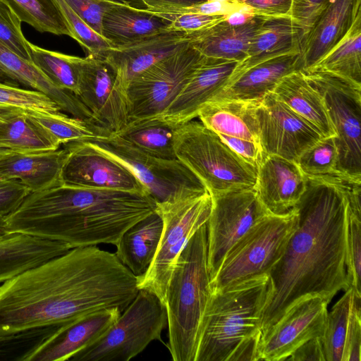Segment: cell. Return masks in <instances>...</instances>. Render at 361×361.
<instances>
[{
	"instance_id": "obj_1",
	"label": "cell",
	"mask_w": 361,
	"mask_h": 361,
	"mask_svg": "<svg viewBox=\"0 0 361 361\" xmlns=\"http://www.w3.org/2000/svg\"><path fill=\"white\" fill-rule=\"evenodd\" d=\"M139 291L137 278L97 245L78 247L0 285V338L58 326L93 312H122Z\"/></svg>"
},
{
	"instance_id": "obj_2",
	"label": "cell",
	"mask_w": 361,
	"mask_h": 361,
	"mask_svg": "<svg viewBox=\"0 0 361 361\" xmlns=\"http://www.w3.org/2000/svg\"><path fill=\"white\" fill-rule=\"evenodd\" d=\"M306 178L305 190L295 206L296 229L268 274L262 335L300 300L319 296L329 303L338 291L350 287L348 191L350 183L357 180L339 174Z\"/></svg>"
},
{
	"instance_id": "obj_3",
	"label": "cell",
	"mask_w": 361,
	"mask_h": 361,
	"mask_svg": "<svg viewBox=\"0 0 361 361\" xmlns=\"http://www.w3.org/2000/svg\"><path fill=\"white\" fill-rule=\"evenodd\" d=\"M147 193L64 185L30 192L5 221L13 233L59 241L71 248L111 244L157 211Z\"/></svg>"
},
{
	"instance_id": "obj_4",
	"label": "cell",
	"mask_w": 361,
	"mask_h": 361,
	"mask_svg": "<svg viewBox=\"0 0 361 361\" xmlns=\"http://www.w3.org/2000/svg\"><path fill=\"white\" fill-rule=\"evenodd\" d=\"M268 274L211 293L197 336L195 361H257Z\"/></svg>"
},
{
	"instance_id": "obj_5",
	"label": "cell",
	"mask_w": 361,
	"mask_h": 361,
	"mask_svg": "<svg viewBox=\"0 0 361 361\" xmlns=\"http://www.w3.org/2000/svg\"><path fill=\"white\" fill-rule=\"evenodd\" d=\"M210 295L205 223L181 250L168 284V348L173 361H195L199 329Z\"/></svg>"
},
{
	"instance_id": "obj_6",
	"label": "cell",
	"mask_w": 361,
	"mask_h": 361,
	"mask_svg": "<svg viewBox=\"0 0 361 361\" xmlns=\"http://www.w3.org/2000/svg\"><path fill=\"white\" fill-rule=\"evenodd\" d=\"M173 149L176 159L201 180L211 195L255 188L257 169L201 122L177 126Z\"/></svg>"
},
{
	"instance_id": "obj_7",
	"label": "cell",
	"mask_w": 361,
	"mask_h": 361,
	"mask_svg": "<svg viewBox=\"0 0 361 361\" xmlns=\"http://www.w3.org/2000/svg\"><path fill=\"white\" fill-rule=\"evenodd\" d=\"M298 219L294 207L283 214H268L256 223L227 253L210 281L211 293L268 274L284 253Z\"/></svg>"
},
{
	"instance_id": "obj_8",
	"label": "cell",
	"mask_w": 361,
	"mask_h": 361,
	"mask_svg": "<svg viewBox=\"0 0 361 361\" xmlns=\"http://www.w3.org/2000/svg\"><path fill=\"white\" fill-rule=\"evenodd\" d=\"M167 324L166 305L154 293L139 290L113 325L72 361H128L153 341H161Z\"/></svg>"
},
{
	"instance_id": "obj_9",
	"label": "cell",
	"mask_w": 361,
	"mask_h": 361,
	"mask_svg": "<svg viewBox=\"0 0 361 361\" xmlns=\"http://www.w3.org/2000/svg\"><path fill=\"white\" fill-rule=\"evenodd\" d=\"M301 71L322 97L336 133L337 172L361 181V85L327 71Z\"/></svg>"
},
{
	"instance_id": "obj_10",
	"label": "cell",
	"mask_w": 361,
	"mask_h": 361,
	"mask_svg": "<svg viewBox=\"0 0 361 361\" xmlns=\"http://www.w3.org/2000/svg\"><path fill=\"white\" fill-rule=\"evenodd\" d=\"M157 205V212L163 220V232L152 262L142 275L137 276V287L155 294L165 305L177 258L193 233L208 221L212 197L207 192Z\"/></svg>"
},
{
	"instance_id": "obj_11",
	"label": "cell",
	"mask_w": 361,
	"mask_h": 361,
	"mask_svg": "<svg viewBox=\"0 0 361 361\" xmlns=\"http://www.w3.org/2000/svg\"><path fill=\"white\" fill-rule=\"evenodd\" d=\"M88 142L130 169L157 204L174 202L208 192L201 180L178 159L151 156L116 134Z\"/></svg>"
},
{
	"instance_id": "obj_12",
	"label": "cell",
	"mask_w": 361,
	"mask_h": 361,
	"mask_svg": "<svg viewBox=\"0 0 361 361\" xmlns=\"http://www.w3.org/2000/svg\"><path fill=\"white\" fill-rule=\"evenodd\" d=\"M204 57L189 44L134 78L126 88L128 121L161 115Z\"/></svg>"
},
{
	"instance_id": "obj_13",
	"label": "cell",
	"mask_w": 361,
	"mask_h": 361,
	"mask_svg": "<svg viewBox=\"0 0 361 361\" xmlns=\"http://www.w3.org/2000/svg\"><path fill=\"white\" fill-rule=\"evenodd\" d=\"M211 197L212 208L207 222L210 281L231 247L251 227L270 214L255 188L230 190Z\"/></svg>"
},
{
	"instance_id": "obj_14",
	"label": "cell",
	"mask_w": 361,
	"mask_h": 361,
	"mask_svg": "<svg viewBox=\"0 0 361 361\" xmlns=\"http://www.w3.org/2000/svg\"><path fill=\"white\" fill-rule=\"evenodd\" d=\"M79 73L76 96L90 111L97 124L116 134L128 123L126 92L113 66L104 57H77Z\"/></svg>"
},
{
	"instance_id": "obj_15",
	"label": "cell",
	"mask_w": 361,
	"mask_h": 361,
	"mask_svg": "<svg viewBox=\"0 0 361 361\" xmlns=\"http://www.w3.org/2000/svg\"><path fill=\"white\" fill-rule=\"evenodd\" d=\"M256 115L264 155H276L297 163L305 150L323 137L316 128L273 92L259 102Z\"/></svg>"
},
{
	"instance_id": "obj_16",
	"label": "cell",
	"mask_w": 361,
	"mask_h": 361,
	"mask_svg": "<svg viewBox=\"0 0 361 361\" xmlns=\"http://www.w3.org/2000/svg\"><path fill=\"white\" fill-rule=\"evenodd\" d=\"M63 145L68 155L61 173L63 184L147 193L130 169L97 149L88 141L71 142Z\"/></svg>"
},
{
	"instance_id": "obj_17",
	"label": "cell",
	"mask_w": 361,
	"mask_h": 361,
	"mask_svg": "<svg viewBox=\"0 0 361 361\" xmlns=\"http://www.w3.org/2000/svg\"><path fill=\"white\" fill-rule=\"evenodd\" d=\"M328 304L319 296H308L297 302L262 335L259 360H286L302 344L321 338Z\"/></svg>"
},
{
	"instance_id": "obj_18",
	"label": "cell",
	"mask_w": 361,
	"mask_h": 361,
	"mask_svg": "<svg viewBox=\"0 0 361 361\" xmlns=\"http://www.w3.org/2000/svg\"><path fill=\"white\" fill-rule=\"evenodd\" d=\"M118 308L97 310L59 326L29 349L20 361H64L99 339L116 321Z\"/></svg>"
},
{
	"instance_id": "obj_19",
	"label": "cell",
	"mask_w": 361,
	"mask_h": 361,
	"mask_svg": "<svg viewBox=\"0 0 361 361\" xmlns=\"http://www.w3.org/2000/svg\"><path fill=\"white\" fill-rule=\"evenodd\" d=\"M238 63L204 57L178 95L157 117L174 126L192 121L201 107L226 85Z\"/></svg>"
},
{
	"instance_id": "obj_20",
	"label": "cell",
	"mask_w": 361,
	"mask_h": 361,
	"mask_svg": "<svg viewBox=\"0 0 361 361\" xmlns=\"http://www.w3.org/2000/svg\"><path fill=\"white\" fill-rule=\"evenodd\" d=\"M189 44L187 33L164 30L111 48L104 58L114 68L119 84L126 92L128 85L134 78Z\"/></svg>"
},
{
	"instance_id": "obj_21",
	"label": "cell",
	"mask_w": 361,
	"mask_h": 361,
	"mask_svg": "<svg viewBox=\"0 0 361 361\" xmlns=\"http://www.w3.org/2000/svg\"><path fill=\"white\" fill-rule=\"evenodd\" d=\"M306 182L297 163L276 155H264L257 169L255 189L269 213L283 214L299 202Z\"/></svg>"
},
{
	"instance_id": "obj_22",
	"label": "cell",
	"mask_w": 361,
	"mask_h": 361,
	"mask_svg": "<svg viewBox=\"0 0 361 361\" xmlns=\"http://www.w3.org/2000/svg\"><path fill=\"white\" fill-rule=\"evenodd\" d=\"M361 15V0H329L301 44V71L312 68L345 35Z\"/></svg>"
},
{
	"instance_id": "obj_23",
	"label": "cell",
	"mask_w": 361,
	"mask_h": 361,
	"mask_svg": "<svg viewBox=\"0 0 361 361\" xmlns=\"http://www.w3.org/2000/svg\"><path fill=\"white\" fill-rule=\"evenodd\" d=\"M0 72L8 78L40 92L51 99L64 111L104 131L94 121L90 111L73 93L59 88L32 61L25 59L0 44Z\"/></svg>"
},
{
	"instance_id": "obj_24",
	"label": "cell",
	"mask_w": 361,
	"mask_h": 361,
	"mask_svg": "<svg viewBox=\"0 0 361 361\" xmlns=\"http://www.w3.org/2000/svg\"><path fill=\"white\" fill-rule=\"evenodd\" d=\"M302 40V32L290 16L265 18L252 40L245 58L238 63L227 84L264 61L301 53Z\"/></svg>"
},
{
	"instance_id": "obj_25",
	"label": "cell",
	"mask_w": 361,
	"mask_h": 361,
	"mask_svg": "<svg viewBox=\"0 0 361 361\" xmlns=\"http://www.w3.org/2000/svg\"><path fill=\"white\" fill-rule=\"evenodd\" d=\"M67 155L66 148L8 154L0 159V178L18 180L30 192L58 185Z\"/></svg>"
},
{
	"instance_id": "obj_26",
	"label": "cell",
	"mask_w": 361,
	"mask_h": 361,
	"mask_svg": "<svg viewBox=\"0 0 361 361\" xmlns=\"http://www.w3.org/2000/svg\"><path fill=\"white\" fill-rule=\"evenodd\" d=\"M297 71H301L300 52L267 60L244 71L212 99L259 102L283 77Z\"/></svg>"
},
{
	"instance_id": "obj_27",
	"label": "cell",
	"mask_w": 361,
	"mask_h": 361,
	"mask_svg": "<svg viewBox=\"0 0 361 361\" xmlns=\"http://www.w3.org/2000/svg\"><path fill=\"white\" fill-rule=\"evenodd\" d=\"M101 1L104 6L102 37L113 48L166 30V20L142 7L117 0Z\"/></svg>"
},
{
	"instance_id": "obj_28",
	"label": "cell",
	"mask_w": 361,
	"mask_h": 361,
	"mask_svg": "<svg viewBox=\"0 0 361 361\" xmlns=\"http://www.w3.org/2000/svg\"><path fill=\"white\" fill-rule=\"evenodd\" d=\"M264 19L255 16L238 25L223 20L187 34L190 44L204 56L240 63L245 58L250 44Z\"/></svg>"
},
{
	"instance_id": "obj_29",
	"label": "cell",
	"mask_w": 361,
	"mask_h": 361,
	"mask_svg": "<svg viewBox=\"0 0 361 361\" xmlns=\"http://www.w3.org/2000/svg\"><path fill=\"white\" fill-rule=\"evenodd\" d=\"M258 103L257 101L212 99L201 107L197 118L218 135L261 144L256 115Z\"/></svg>"
},
{
	"instance_id": "obj_30",
	"label": "cell",
	"mask_w": 361,
	"mask_h": 361,
	"mask_svg": "<svg viewBox=\"0 0 361 361\" xmlns=\"http://www.w3.org/2000/svg\"><path fill=\"white\" fill-rule=\"evenodd\" d=\"M70 249L61 242L13 233L0 240V283Z\"/></svg>"
},
{
	"instance_id": "obj_31",
	"label": "cell",
	"mask_w": 361,
	"mask_h": 361,
	"mask_svg": "<svg viewBox=\"0 0 361 361\" xmlns=\"http://www.w3.org/2000/svg\"><path fill=\"white\" fill-rule=\"evenodd\" d=\"M163 226L162 218L156 211L135 223L121 236L115 254L135 276L142 275L152 262Z\"/></svg>"
},
{
	"instance_id": "obj_32",
	"label": "cell",
	"mask_w": 361,
	"mask_h": 361,
	"mask_svg": "<svg viewBox=\"0 0 361 361\" xmlns=\"http://www.w3.org/2000/svg\"><path fill=\"white\" fill-rule=\"evenodd\" d=\"M272 92L310 122L323 137H336L322 97L308 82L301 71L283 77Z\"/></svg>"
},
{
	"instance_id": "obj_33",
	"label": "cell",
	"mask_w": 361,
	"mask_h": 361,
	"mask_svg": "<svg viewBox=\"0 0 361 361\" xmlns=\"http://www.w3.org/2000/svg\"><path fill=\"white\" fill-rule=\"evenodd\" d=\"M177 126L159 117L130 121L117 135L140 151L156 157L176 159L173 137Z\"/></svg>"
},
{
	"instance_id": "obj_34",
	"label": "cell",
	"mask_w": 361,
	"mask_h": 361,
	"mask_svg": "<svg viewBox=\"0 0 361 361\" xmlns=\"http://www.w3.org/2000/svg\"><path fill=\"white\" fill-rule=\"evenodd\" d=\"M310 69L327 71L361 85V15L341 40Z\"/></svg>"
},
{
	"instance_id": "obj_35",
	"label": "cell",
	"mask_w": 361,
	"mask_h": 361,
	"mask_svg": "<svg viewBox=\"0 0 361 361\" xmlns=\"http://www.w3.org/2000/svg\"><path fill=\"white\" fill-rule=\"evenodd\" d=\"M0 145L20 153L54 150L60 147L27 116L25 111L0 123Z\"/></svg>"
},
{
	"instance_id": "obj_36",
	"label": "cell",
	"mask_w": 361,
	"mask_h": 361,
	"mask_svg": "<svg viewBox=\"0 0 361 361\" xmlns=\"http://www.w3.org/2000/svg\"><path fill=\"white\" fill-rule=\"evenodd\" d=\"M27 116L60 145L75 141H92L112 135L104 133L86 121L61 111L42 113L25 111Z\"/></svg>"
},
{
	"instance_id": "obj_37",
	"label": "cell",
	"mask_w": 361,
	"mask_h": 361,
	"mask_svg": "<svg viewBox=\"0 0 361 361\" xmlns=\"http://www.w3.org/2000/svg\"><path fill=\"white\" fill-rule=\"evenodd\" d=\"M29 46L32 63L56 87L76 95L79 82L78 56L48 50L31 42Z\"/></svg>"
},
{
	"instance_id": "obj_38",
	"label": "cell",
	"mask_w": 361,
	"mask_h": 361,
	"mask_svg": "<svg viewBox=\"0 0 361 361\" xmlns=\"http://www.w3.org/2000/svg\"><path fill=\"white\" fill-rule=\"evenodd\" d=\"M15 12L22 22L39 32L56 35L71 33L53 0H2Z\"/></svg>"
},
{
	"instance_id": "obj_39",
	"label": "cell",
	"mask_w": 361,
	"mask_h": 361,
	"mask_svg": "<svg viewBox=\"0 0 361 361\" xmlns=\"http://www.w3.org/2000/svg\"><path fill=\"white\" fill-rule=\"evenodd\" d=\"M352 287L327 312L323 336L320 338L325 361H342L351 302Z\"/></svg>"
},
{
	"instance_id": "obj_40",
	"label": "cell",
	"mask_w": 361,
	"mask_h": 361,
	"mask_svg": "<svg viewBox=\"0 0 361 361\" xmlns=\"http://www.w3.org/2000/svg\"><path fill=\"white\" fill-rule=\"evenodd\" d=\"M337 149L334 137H322L305 150L297 164L305 176L338 174L336 171Z\"/></svg>"
},
{
	"instance_id": "obj_41",
	"label": "cell",
	"mask_w": 361,
	"mask_h": 361,
	"mask_svg": "<svg viewBox=\"0 0 361 361\" xmlns=\"http://www.w3.org/2000/svg\"><path fill=\"white\" fill-rule=\"evenodd\" d=\"M53 1L64 20L71 37L78 42L87 54L104 57L112 46L85 24L65 0Z\"/></svg>"
},
{
	"instance_id": "obj_42",
	"label": "cell",
	"mask_w": 361,
	"mask_h": 361,
	"mask_svg": "<svg viewBox=\"0 0 361 361\" xmlns=\"http://www.w3.org/2000/svg\"><path fill=\"white\" fill-rule=\"evenodd\" d=\"M0 106L50 114L61 111L51 99L40 92L19 88L1 82Z\"/></svg>"
},
{
	"instance_id": "obj_43",
	"label": "cell",
	"mask_w": 361,
	"mask_h": 361,
	"mask_svg": "<svg viewBox=\"0 0 361 361\" xmlns=\"http://www.w3.org/2000/svg\"><path fill=\"white\" fill-rule=\"evenodd\" d=\"M21 23V20L8 5L0 0V44L31 61L30 42L23 33Z\"/></svg>"
},
{
	"instance_id": "obj_44",
	"label": "cell",
	"mask_w": 361,
	"mask_h": 361,
	"mask_svg": "<svg viewBox=\"0 0 361 361\" xmlns=\"http://www.w3.org/2000/svg\"><path fill=\"white\" fill-rule=\"evenodd\" d=\"M361 217L349 207L347 217L348 274L355 295L361 297Z\"/></svg>"
},
{
	"instance_id": "obj_45",
	"label": "cell",
	"mask_w": 361,
	"mask_h": 361,
	"mask_svg": "<svg viewBox=\"0 0 361 361\" xmlns=\"http://www.w3.org/2000/svg\"><path fill=\"white\" fill-rule=\"evenodd\" d=\"M361 297L353 294L342 361H360Z\"/></svg>"
},
{
	"instance_id": "obj_46",
	"label": "cell",
	"mask_w": 361,
	"mask_h": 361,
	"mask_svg": "<svg viewBox=\"0 0 361 361\" xmlns=\"http://www.w3.org/2000/svg\"><path fill=\"white\" fill-rule=\"evenodd\" d=\"M169 23L166 30L192 32L212 26L224 20L225 16H210L198 13L157 14Z\"/></svg>"
},
{
	"instance_id": "obj_47",
	"label": "cell",
	"mask_w": 361,
	"mask_h": 361,
	"mask_svg": "<svg viewBox=\"0 0 361 361\" xmlns=\"http://www.w3.org/2000/svg\"><path fill=\"white\" fill-rule=\"evenodd\" d=\"M30 193V190L20 181L0 178V219L12 214Z\"/></svg>"
},
{
	"instance_id": "obj_48",
	"label": "cell",
	"mask_w": 361,
	"mask_h": 361,
	"mask_svg": "<svg viewBox=\"0 0 361 361\" xmlns=\"http://www.w3.org/2000/svg\"><path fill=\"white\" fill-rule=\"evenodd\" d=\"M329 0H292L290 16L300 27L302 38Z\"/></svg>"
},
{
	"instance_id": "obj_49",
	"label": "cell",
	"mask_w": 361,
	"mask_h": 361,
	"mask_svg": "<svg viewBox=\"0 0 361 361\" xmlns=\"http://www.w3.org/2000/svg\"><path fill=\"white\" fill-rule=\"evenodd\" d=\"M65 1L85 24L94 32L102 37V18L104 6L101 0Z\"/></svg>"
},
{
	"instance_id": "obj_50",
	"label": "cell",
	"mask_w": 361,
	"mask_h": 361,
	"mask_svg": "<svg viewBox=\"0 0 361 361\" xmlns=\"http://www.w3.org/2000/svg\"><path fill=\"white\" fill-rule=\"evenodd\" d=\"M219 136L244 160L258 169L264 157L261 144L241 138L226 135Z\"/></svg>"
},
{
	"instance_id": "obj_51",
	"label": "cell",
	"mask_w": 361,
	"mask_h": 361,
	"mask_svg": "<svg viewBox=\"0 0 361 361\" xmlns=\"http://www.w3.org/2000/svg\"><path fill=\"white\" fill-rule=\"evenodd\" d=\"M257 16L265 18L290 16L292 0H245Z\"/></svg>"
},
{
	"instance_id": "obj_52",
	"label": "cell",
	"mask_w": 361,
	"mask_h": 361,
	"mask_svg": "<svg viewBox=\"0 0 361 361\" xmlns=\"http://www.w3.org/2000/svg\"><path fill=\"white\" fill-rule=\"evenodd\" d=\"M286 360L325 361L320 338H312L299 346Z\"/></svg>"
},
{
	"instance_id": "obj_53",
	"label": "cell",
	"mask_w": 361,
	"mask_h": 361,
	"mask_svg": "<svg viewBox=\"0 0 361 361\" xmlns=\"http://www.w3.org/2000/svg\"><path fill=\"white\" fill-rule=\"evenodd\" d=\"M137 4L142 5L143 8L153 9L159 8L190 6L207 1V0H136Z\"/></svg>"
},
{
	"instance_id": "obj_54",
	"label": "cell",
	"mask_w": 361,
	"mask_h": 361,
	"mask_svg": "<svg viewBox=\"0 0 361 361\" xmlns=\"http://www.w3.org/2000/svg\"><path fill=\"white\" fill-rule=\"evenodd\" d=\"M255 16H257L255 10L245 3H242L237 9L226 15L224 20L230 25H238L246 23Z\"/></svg>"
},
{
	"instance_id": "obj_55",
	"label": "cell",
	"mask_w": 361,
	"mask_h": 361,
	"mask_svg": "<svg viewBox=\"0 0 361 361\" xmlns=\"http://www.w3.org/2000/svg\"><path fill=\"white\" fill-rule=\"evenodd\" d=\"M24 111L23 110L13 107L0 106V123H2L10 118Z\"/></svg>"
},
{
	"instance_id": "obj_56",
	"label": "cell",
	"mask_w": 361,
	"mask_h": 361,
	"mask_svg": "<svg viewBox=\"0 0 361 361\" xmlns=\"http://www.w3.org/2000/svg\"><path fill=\"white\" fill-rule=\"evenodd\" d=\"M4 219H0V240L12 235Z\"/></svg>"
},
{
	"instance_id": "obj_57",
	"label": "cell",
	"mask_w": 361,
	"mask_h": 361,
	"mask_svg": "<svg viewBox=\"0 0 361 361\" xmlns=\"http://www.w3.org/2000/svg\"><path fill=\"white\" fill-rule=\"evenodd\" d=\"M15 152H17L11 150V149L0 145V159L3 158L4 157H5L8 154L15 153Z\"/></svg>"
},
{
	"instance_id": "obj_58",
	"label": "cell",
	"mask_w": 361,
	"mask_h": 361,
	"mask_svg": "<svg viewBox=\"0 0 361 361\" xmlns=\"http://www.w3.org/2000/svg\"><path fill=\"white\" fill-rule=\"evenodd\" d=\"M117 1H122V2H126V3H129L132 5H133L134 4H137V1L136 0H117Z\"/></svg>"
},
{
	"instance_id": "obj_59",
	"label": "cell",
	"mask_w": 361,
	"mask_h": 361,
	"mask_svg": "<svg viewBox=\"0 0 361 361\" xmlns=\"http://www.w3.org/2000/svg\"><path fill=\"white\" fill-rule=\"evenodd\" d=\"M207 1H221V2H230L235 1L236 0H207Z\"/></svg>"
},
{
	"instance_id": "obj_60",
	"label": "cell",
	"mask_w": 361,
	"mask_h": 361,
	"mask_svg": "<svg viewBox=\"0 0 361 361\" xmlns=\"http://www.w3.org/2000/svg\"><path fill=\"white\" fill-rule=\"evenodd\" d=\"M239 3H245V0H236Z\"/></svg>"
}]
</instances>
